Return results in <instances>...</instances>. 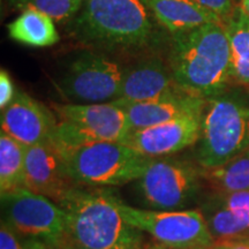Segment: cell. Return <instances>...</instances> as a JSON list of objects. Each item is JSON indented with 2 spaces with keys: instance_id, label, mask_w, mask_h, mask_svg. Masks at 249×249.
Masks as SVG:
<instances>
[{
  "instance_id": "26",
  "label": "cell",
  "mask_w": 249,
  "mask_h": 249,
  "mask_svg": "<svg viewBox=\"0 0 249 249\" xmlns=\"http://www.w3.org/2000/svg\"><path fill=\"white\" fill-rule=\"evenodd\" d=\"M17 89L9 74L5 70L0 71V108L5 110L13 102Z\"/></svg>"
},
{
  "instance_id": "17",
  "label": "cell",
  "mask_w": 249,
  "mask_h": 249,
  "mask_svg": "<svg viewBox=\"0 0 249 249\" xmlns=\"http://www.w3.org/2000/svg\"><path fill=\"white\" fill-rule=\"evenodd\" d=\"M7 30L12 39L33 48H48L60 39L54 21L34 8L23 9Z\"/></svg>"
},
{
  "instance_id": "9",
  "label": "cell",
  "mask_w": 249,
  "mask_h": 249,
  "mask_svg": "<svg viewBox=\"0 0 249 249\" xmlns=\"http://www.w3.org/2000/svg\"><path fill=\"white\" fill-rule=\"evenodd\" d=\"M202 171L178 158H154L136 182L144 201L158 210H183L196 194Z\"/></svg>"
},
{
  "instance_id": "1",
  "label": "cell",
  "mask_w": 249,
  "mask_h": 249,
  "mask_svg": "<svg viewBox=\"0 0 249 249\" xmlns=\"http://www.w3.org/2000/svg\"><path fill=\"white\" fill-rule=\"evenodd\" d=\"M169 66L185 91L205 99L222 95L232 79L226 24L208 23L173 34Z\"/></svg>"
},
{
  "instance_id": "31",
  "label": "cell",
  "mask_w": 249,
  "mask_h": 249,
  "mask_svg": "<svg viewBox=\"0 0 249 249\" xmlns=\"http://www.w3.org/2000/svg\"><path fill=\"white\" fill-rule=\"evenodd\" d=\"M145 249H181V248H173V247H167V246L160 245V244H148Z\"/></svg>"
},
{
  "instance_id": "29",
  "label": "cell",
  "mask_w": 249,
  "mask_h": 249,
  "mask_svg": "<svg viewBox=\"0 0 249 249\" xmlns=\"http://www.w3.org/2000/svg\"><path fill=\"white\" fill-rule=\"evenodd\" d=\"M28 240V245H29V249H51L48 245H45L44 242H40L37 240Z\"/></svg>"
},
{
  "instance_id": "33",
  "label": "cell",
  "mask_w": 249,
  "mask_h": 249,
  "mask_svg": "<svg viewBox=\"0 0 249 249\" xmlns=\"http://www.w3.org/2000/svg\"><path fill=\"white\" fill-rule=\"evenodd\" d=\"M83 1H86V0H83Z\"/></svg>"
},
{
  "instance_id": "18",
  "label": "cell",
  "mask_w": 249,
  "mask_h": 249,
  "mask_svg": "<svg viewBox=\"0 0 249 249\" xmlns=\"http://www.w3.org/2000/svg\"><path fill=\"white\" fill-rule=\"evenodd\" d=\"M226 33L231 52V77L249 87V17L240 9L227 21Z\"/></svg>"
},
{
  "instance_id": "30",
  "label": "cell",
  "mask_w": 249,
  "mask_h": 249,
  "mask_svg": "<svg viewBox=\"0 0 249 249\" xmlns=\"http://www.w3.org/2000/svg\"><path fill=\"white\" fill-rule=\"evenodd\" d=\"M239 9H240L242 13L249 17V0H240Z\"/></svg>"
},
{
  "instance_id": "21",
  "label": "cell",
  "mask_w": 249,
  "mask_h": 249,
  "mask_svg": "<svg viewBox=\"0 0 249 249\" xmlns=\"http://www.w3.org/2000/svg\"><path fill=\"white\" fill-rule=\"evenodd\" d=\"M204 218L214 241L244 240L249 238L247 224L223 204L218 203L217 208L211 210V213Z\"/></svg>"
},
{
  "instance_id": "5",
  "label": "cell",
  "mask_w": 249,
  "mask_h": 249,
  "mask_svg": "<svg viewBox=\"0 0 249 249\" xmlns=\"http://www.w3.org/2000/svg\"><path fill=\"white\" fill-rule=\"evenodd\" d=\"M61 154L74 181L90 187L138 181L154 160L123 142H97Z\"/></svg>"
},
{
  "instance_id": "32",
  "label": "cell",
  "mask_w": 249,
  "mask_h": 249,
  "mask_svg": "<svg viewBox=\"0 0 249 249\" xmlns=\"http://www.w3.org/2000/svg\"><path fill=\"white\" fill-rule=\"evenodd\" d=\"M244 240H246L247 242H249V238H248V239H244Z\"/></svg>"
},
{
  "instance_id": "10",
  "label": "cell",
  "mask_w": 249,
  "mask_h": 249,
  "mask_svg": "<svg viewBox=\"0 0 249 249\" xmlns=\"http://www.w3.org/2000/svg\"><path fill=\"white\" fill-rule=\"evenodd\" d=\"M203 113L187 114L147 128L132 129L123 143L151 158L177 154L200 140Z\"/></svg>"
},
{
  "instance_id": "25",
  "label": "cell",
  "mask_w": 249,
  "mask_h": 249,
  "mask_svg": "<svg viewBox=\"0 0 249 249\" xmlns=\"http://www.w3.org/2000/svg\"><path fill=\"white\" fill-rule=\"evenodd\" d=\"M0 249H29L27 239L15 233L11 227L1 223L0 227Z\"/></svg>"
},
{
  "instance_id": "3",
  "label": "cell",
  "mask_w": 249,
  "mask_h": 249,
  "mask_svg": "<svg viewBox=\"0 0 249 249\" xmlns=\"http://www.w3.org/2000/svg\"><path fill=\"white\" fill-rule=\"evenodd\" d=\"M59 205L67 213L70 235L87 248H147L144 233L124 219L111 192L77 186Z\"/></svg>"
},
{
  "instance_id": "11",
  "label": "cell",
  "mask_w": 249,
  "mask_h": 249,
  "mask_svg": "<svg viewBox=\"0 0 249 249\" xmlns=\"http://www.w3.org/2000/svg\"><path fill=\"white\" fill-rule=\"evenodd\" d=\"M77 186L68 172L64 156L50 140L26 148L27 189L59 204Z\"/></svg>"
},
{
  "instance_id": "19",
  "label": "cell",
  "mask_w": 249,
  "mask_h": 249,
  "mask_svg": "<svg viewBox=\"0 0 249 249\" xmlns=\"http://www.w3.org/2000/svg\"><path fill=\"white\" fill-rule=\"evenodd\" d=\"M26 145L0 132V193L23 188L26 177ZM26 188V187H24Z\"/></svg>"
},
{
  "instance_id": "13",
  "label": "cell",
  "mask_w": 249,
  "mask_h": 249,
  "mask_svg": "<svg viewBox=\"0 0 249 249\" xmlns=\"http://www.w3.org/2000/svg\"><path fill=\"white\" fill-rule=\"evenodd\" d=\"M59 120L79 124L96 134L103 142H123L130 130L126 111L118 102L97 104H54Z\"/></svg>"
},
{
  "instance_id": "23",
  "label": "cell",
  "mask_w": 249,
  "mask_h": 249,
  "mask_svg": "<svg viewBox=\"0 0 249 249\" xmlns=\"http://www.w3.org/2000/svg\"><path fill=\"white\" fill-rule=\"evenodd\" d=\"M219 203L232 210L249 227V192L224 194Z\"/></svg>"
},
{
  "instance_id": "16",
  "label": "cell",
  "mask_w": 249,
  "mask_h": 249,
  "mask_svg": "<svg viewBox=\"0 0 249 249\" xmlns=\"http://www.w3.org/2000/svg\"><path fill=\"white\" fill-rule=\"evenodd\" d=\"M155 20L171 35L208 23L226 24L218 15L195 0H142Z\"/></svg>"
},
{
  "instance_id": "8",
  "label": "cell",
  "mask_w": 249,
  "mask_h": 249,
  "mask_svg": "<svg viewBox=\"0 0 249 249\" xmlns=\"http://www.w3.org/2000/svg\"><path fill=\"white\" fill-rule=\"evenodd\" d=\"M126 67L101 52L88 50L75 57L58 81L60 95L70 103L97 104L119 98Z\"/></svg>"
},
{
  "instance_id": "20",
  "label": "cell",
  "mask_w": 249,
  "mask_h": 249,
  "mask_svg": "<svg viewBox=\"0 0 249 249\" xmlns=\"http://www.w3.org/2000/svg\"><path fill=\"white\" fill-rule=\"evenodd\" d=\"M202 177L222 194L249 192V148L220 166L203 169Z\"/></svg>"
},
{
  "instance_id": "12",
  "label": "cell",
  "mask_w": 249,
  "mask_h": 249,
  "mask_svg": "<svg viewBox=\"0 0 249 249\" xmlns=\"http://www.w3.org/2000/svg\"><path fill=\"white\" fill-rule=\"evenodd\" d=\"M1 130L26 147L49 141L58 120L44 104L18 90L13 102L0 117Z\"/></svg>"
},
{
  "instance_id": "27",
  "label": "cell",
  "mask_w": 249,
  "mask_h": 249,
  "mask_svg": "<svg viewBox=\"0 0 249 249\" xmlns=\"http://www.w3.org/2000/svg\"><path fill=\"white\" fill-rule=\"evenodd\" d=\"M201 249H249V242L246 240H217Z\"/></svg>"
},
{
  "instance_id": "14",
  "label": "cell",
  "mask_w": 249,
  "mask_h": 249,
  "mask_svg": "<svg viewBox=\"0 0 249 249\" xmlns=\"http://www.w3.org/2000/svg\"><path fill=\"white\" fill-rule=\"evenodd\" d=\"M182 90L177 85L169 65L157 57H149L126 67L119 98L124 103L155 101Z\"/></svg>"
},
{
  "instance_id": "4",
  "label": "cell",
  "mask_w": 249,
  "mask_h": 249,
  "mask_svg": "<svg viewBox=\"0 0 249 249\" xmlns=\"http://www.w3.org/2000/svg\"><path fill=\"white\" fill-rule=\"evenodd\" d=\"M197 160L213 169L233 160L249 148V105L222 93L208 99L202 119Z\"/></svg>"
},
{
  "instance_id": "7",
  "label": "cell",
  "mask_w": 249,
  "mask_h": 249,
  "mask_svg": "<svg viewBox=\"0 0 249 249\" xmlns=\"http://www.w3.org/2000/svg\"><path fill=\"white\" fill-rule=\"evenodd\" d=\"M114 204L130 225L157 244L181 249H201L214 241L203 213L197 210H147L132 207L112 194Z\"/></svg>"
},
{
  "instance_id": "28",
  "label": "cell",
  "mask_w": 249,
  "mask_h": 249,
  "mask_svg": "<svg viewBox=\"0 0 249 249\" xmlns=\"http://www.w3.org/2000/svg\"><path fill=\"white\" fill-rule=\"evenodd\" d=\"M53 249H89V248H87L85 246L79 244V242L74 240V239L68 234L66 238H65L62 241L59 242Z\"/></svg>"
},
{
  "instance_id": "6",
  "label": "cell",
  "mask_w": 249,
  "mask_h": 249,
  "mask_svg": "<svg viewBox=\"0 0 249 249\" xmlns=\"http://www.w3.org/2000/svg\"><path fill=\"white\" fill-rule=\"evenodd\" d=\"M1 223L22 238L44 242L51 249L70 234L66 211L24 187L1 195Z\"/></svg>"
},
{
  "instance_id": "22",
  "label": "cell",
  "mask_w": 249,
  "mask_h": 249,
  "mask_svg": "<svg viewBox=\"0 0 249 249\" xmlns=\"http://www.w3.org/2000/svg\"><path fill=\"white\" fill-rule=\"evenodd\" d=\"M13 7L34 8L52 18L54 22H70L82 8L83 0H11Z\"/></svg>"
},
{
  "instance_id": "24",
  "label": "cell",
  "mask_w": 249,
  "mask_h": 249,
  "mask_svg": "<svg viewBox=\"0 0 249 249\" xmlns=\"http://www.w3.org/2000/svg\"><path fill=\"white\" fill-rule=\"evenodd\" d=\"M195 1L208 11L218 15L226 23L239 8L235 6L234 0H195Z\"/></svg>"
},
{
  "instance_id": "2",
  "label": "cell",
  "mask_w": 249,
  "mask_h": 249,
  "mask_svg": "<svg viewBox=\"0 0 249 249\" xmlns=\"http://www.w3.org/2000/svg\"><path fill=\"white\" fill-rule=\"evenodd\" d=\"M150 14L142 0H86L67 30L93 51L143 49L156 39Z\"/></svg>"
},
{
  "instance_id": "15",
  "label": "cell",
  "mask_w": 249,
  "mask_h": 249,
  "mask_svg": "<svg viewBox=\"0 0 249 249\" xmlns=\"http://www.w3.org/2000/svg\"><path fill=\"white\" fill-rule=\"evenodd\" d=\"M116 102L126 111L130 128L142 129L187 114L202 113L207 107L208 99L180 90L155 101L142 103Z\"/></svg>"
}]
</instances>
